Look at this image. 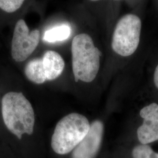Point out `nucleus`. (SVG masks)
Returning a JSON list of instances; mask_svg holds the SVG:
<instances>
[{
    "label": "nucleus",
    "mask_w": 158,
    "mask_h": 158,
    "mask_svg": "<svg viewBox=\"0 0 158 158\" xmlns=\"http://www.w3.org/2000/svg\"><path fill=\"white\" fill-rule=\"evenodd\" d=\"M133 158H158V153L155 152L150 146L141 144L132 150Z\"/></svg>",
    "instance_id": "11"
},
{
    "label": "nucleus",
    "mask_w": 158,
    "mask_h": 158,
    "mask_svg": "<svg viewBox=\"0 0 158 158\" xmlns=\"http://www.w3.org/2000/svg\"><path fill=\"white\" fill-rule=\"evenodd\" d=\"M72 55L75 81H93L99 71L102 53L94 45L90 36L86 34L76 35L72 40Z\"/></svg>",
    "instance_id": "2"
},
{
    "label": "nucleus",
    "mask_w": 158,
    "mask_h": 158,
    "mask_svg": "<svg viewBox=\"0 0 158 158\" xmlns=\"http://www.w3.org/2000/svg\"><path fill=\"white\" fill-rule=\"evenodd\" d=\"M25 0H0V8L8 13L14 12L20 8Z\"/></svg>",
    "instance_id": "12"
},
{
    "label": "nucleus",
    "mask_w": 158,
    "mask_h": 158,
    "mask_svg": "<svg viewBox=\"0 0 158 158\" xmlns=\"http://www.w3.org/2000/svg\"><path fill=\"white\" fill-rule=\"evenodd\" d=\"M104 126L100 121H95L83 139L74 149L72 158H94L102 143Z\"/></svg>",
    "instance_id": "6"
},
{
    "label": "nucleus",
    "mask_w": 158,
    "mask_h": 158,
    "mask_svg": "<svg viewBox=\"0 0 158 158\" xmlns=\"http://www.w3.org/2000/svg\"><path fill=\"white\" fill-rule=\"evenodd\" d=\"M47 80H53L59 77L64 68V60L57 52L48 51L42 57Z\"/></svg>",
    "instance_id": "8"
},
{
    "label": "nucleus",
    "mask_w": 158,
    "mask_h": 158,
    "mask_svg": "<svg viewBox=\"0 0 158 158\" xmlns=\"http://www.w3.org/2000/svg\"><path fill=\"white\" fill-rule=\"evenodd\" d=\"M90 1H99V0H90Z\"/></svg>",
    "instance_id": "14"
},
{
    "label": "nucleus",
    "mask_w": 158,
    "mask_h": 158,
    "mask_svg": "<svg viewBox=\"0 0 158 158\" xmlns=\"http://www.w3.org/2000/svg\"><path fill=\"white\" fill-rule=\"evenodd\" d=\"M140 115L143 121L137 130L138 138L141 144L158 141V104L152 103L142 108Z\"/></svg>",
    "instance_id": "7"
},
{
    "label": "nucleus",
    "mask_w": 158,
    "mask_h": 158,
    "mask_svg": "<svg viewBox=\"0 0 158 158\" xmlns=\"http://www.w3.org/2000/svg\"><path fill=\"white\" fill-rule=\"evenodd\" d=\"M153 80H154V83H155V86L156 87L157 89H158V64L155 70Z\"/></svg>",
    "instance_id": "13"
},
{
    "label": "nucleus",
    "mask_w": 158,
    "mask_h": 158,
    "mask_svg": "<svg viewBox=\"0 0 158 158\" xmlns=\"http://www.w3.org/2000/svg\"><path fill=\"white\" fill-rule=\"evenodd\" d=\"M2 115L6 128L19 139L32 135L35 124L34 109L21 93L10 92L2 100Z\"/></svg>",
    "instance_id": "1"
},
{
    "label": "nucleus",
    "mask_w": 158,
    "mask_h": 158,
    "mask_svg": "<svg viewBox=\"0 0 158 158\" xmlns=\"http://www.w3.org/2000/svg\"><path fill=\"white\" fill-rule=\"evenodd\" d=\"M71 32L70 26L66 24L59 25L47 30L44 35V40L49 43L63 41L69 38Z\"/></svg>",
    "instance_id": "10"
},
{
    "label": "nucleus",
    "mask_w": 158,
    "mask_h": 158,
    "mask_svg": "<svg viewBox=\"0 0 158 158\" xmlns=\"http://www.w3.org/2000/svg\"><path fill=\"white\" fill-rule=\"evenodd\" d=\"M27 77L36 84H42L47 80L42 58L30 60L25 68Z\"/></svg>",
    "instance_id": "9"
},
{
    "label": "nucleus",
    "mask_w": 158,
    "mask_h": 158,
    "mask_svg": "<svg viewBox=\"0 0 158 158\" xmlns=\"http://www.w3.org/2000/svg\"><path fill=\"white\" fill-rule=\"evenodd\" d=\"M40 34L38 29L29 32L23 19L17 22L12 40L11 55L18 62L25 61L36 49L40 43Z\"/></svg>",
    "instance_id": "5"
},
{
    "label": "nucleus",
    "mask_w": 158,
    "mask_h": 158,
    "mask_svg": "<svg viewBox=\"0 0 158 158\" xmlns=\"http://www.w3.org/2000/svg\"><path fill=\"white\" fill-rule=\"evenodd\" d=\"M87 118L78 113H71L61 119L57 124L52 136L51 146L59 155L73 151L90 130Z\"/></svg>",
    "instance_id": "3"
},
{
    "label": "nucleus",
    "mask_w": 158,
    "mask_h": 158,
    "mask_svg": "<svg viewBox=\"0 0 158 158\" xmlns=\"http://www.w3.org/2000/svg\"><path fill=\"white\" fill-rule=\"evenodd\" d=\"M141 27V21L136 15L127 14L122 17L113 33V51L122 56L132 55L139 44Z\"/></svg>",
    "instance_id": "4"
}]
</instances>
